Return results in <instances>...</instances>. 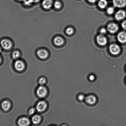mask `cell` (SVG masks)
Masks as SVG:
<instances>
[{
	"label": "cell",
	"instance_id": "1",
	"mask_svg": "<svg viewBox=\"0 0 126 126\" xmlns=\"http://www.w3.org/2000/svg\"><path fill=\"white\" fill-rule=\"evenodd\" d=\"M0 44L1 47L6 50H9L12 47V42L7 39H3L1 41Z\"/></svg>",
	"mask_w": 126,
	"mask_h": 126
},
{
	"label": "cell",
	"instance_id": "2",
	"mask_svg": "<svg viewBox=\"0 0 126 126\" xmlns=\"http://www.w3.org/2000/svg\"><path fill=\"white\" fill-rule=\"evenodd\" d=\"M47 93L46 88L42 86L38 88L36 91V94L38 97L40 98H43L46 96Z\"/></svg>",
	"mask_w": 126,
	"mask_h": 126
},
{
	"label": "cell",
	"instance_id": "3",
	"mask_svg": "<svg viewBox=\"0 0 126 126\" xmlns=\"http://www.w3.org/2000/svg\"><path fill=\"white\" fill-rule=\"evenodd\" d=\"M109 50L111 54L113 55H117L120 51V47L117 44H113L110 46Z\"/></svg>",
	"mask_w": 126,
	"mask_h": 126
},
{
	"label": "cell",
	"instance_id": "4",
	"mask_svg": "<svg viewBox=\"0 0 126 126\" xmlns=\"http://www.w3.org/2000/svg\"><path fill=\"white\" fill-rule=\"evenodd\" d=\"M118 29H119V27L118 25L115 23H109L107 26V30L110 33H115L118 31Z\"/></svg>",
	"mask_w": 126,
	"mask_h": 126
},
{
	"label": "cell",
	"instance_id": "5",
	"mask_svg": "<svg viewBox=\"0 0 126 126\" xmlns=\"http://www.w3.org/2000/svg\"><path fill=\"white\" fill-rule=\"evenodd\" d=\"M47 107V104L46 102L44 101H40L37 104L36 109L38 112H41L45 110Z\"/></svg>",
	"mask_w": 126,
	"mask_h": 126
},
{
	"label": "cell",
	"instance_id": "6",
	"mask_svg": "<svg viewBox=\"0 0 126 126\" xmlns=\"http://www.w3.org/2000/svg\"><path fill=\"white\" fill-rule=\"evenodd\" d=\"M37 54L39 58L43 60L47 58L49 56L48 52L44 49H40L38 50L37 51Z\"/></svg>",
	"mask_w": 126,
	"mask_h": 126
},
{
	"label": "cell",
	"instance_id": "7",
	"mask_svg": "<svg viewBox=\"0 0 126 126\" xmlns=\"http://www.w3.org/2000/svg\"><path fill=\"white\" fill-rule=\"evenodd\" d=\"M15 68L18 71H21L24 69L25 65L24 63L21 60H17L15 63Z\"/></svg>",
	"mask_w": 126,
	"mask_h": 126
},
{
	"label": "cell",
	"instance_id": "8",
	"mask_svg": "<svg viewBox=\"0 0 126 126\" xmlns=\"http://www.w3.org/2000/svg\"><path fill=\"white\" fill-rule=\"evenodd\" d=\"M113 4L117 8H122L126 5V0H113Z\"/></svg>",
	"mask_w": 126,
	"mask_h": 126
},
{
	"label": "cell",
	"instance_id": "9",
	"mask_svg": "<svg viewBox=\"0 0 126 126\" xmlns=\"http://www.w3.org/2000/svg\"><path fill=\"white\" fill-rule=\"evenodd\" d=\"M53 4L52 0H44L42 3L43 8L46 10H49L51 8Z\"/></svg>",
	"mask_w": 126,
	"mask_h": 126
},
{
	"label": "cell",
	"instance_id": "10",
	"mask_svg": "<svg viewBox=\"0 0 126 126\" xmlns=\"http://www.w3.org/2000/svg\"><path fill=\"white\" fill-rule=\"evenodd\" d=\"M97 43L99 45L104 46L107 43V40L106 38L103 35H98L97 37Z\"/></svg>",
	"mask_w": 126,
	"mask_h": 126
},
{
	"label": "cell",
	"instance_id": "11",
	"mask_svg": "<svg viewBox=\"0 0 126 126\" xmlns=\"http://www.w3.org/2000/svg\"><path fill=\"white\" fill-rule=\"evenodd\" d=\"M18 125L20 126H28L30 124V121L28 118L23 117L20 118L18 120Z\"/></svg>",
	"mask_w": 126,
	"mask_h": 126
},
{
	"label": "cell",
	"instance_id": "12",
	"mask_svg": "<svg viewBox=\"0 0 126 126\" xmlns=\"http://www.w3.org/2000/svg\"><path fill=\"white\" fill-rule=\"evenodd\" d=\"M118 40L120 43H124L126 42V33L125 32H120L117 36Z\"/></svg>",
	"mask_w": 126,
	"mask_h": 126
},
{
	"label": "cell",
	"instance_id": "13",
	"mask_svg": "<svg viewBox=\"0 0 126 126\" xmlns=\"http://www.w3.org/2000/svg\"><path fill=\"white\" fill-rule=\"evenodd\" d=\"M126 16V12L124 11L120 10L118 11L115 15V18L117 20H121L124 19Z\"/></svg>",
	"mask_w": 126,
	"mask_h": 126
},
{
	"label": "cell",
	"instance_id": "14",
	"mask_svg": "<svg viewBox=\"0 0 126 126\" xmlns=\"http://www.w3.org/2000/svg\"><path fill=\"white\" fill-rule=\"evenodd\" d=\"M86 102L89 104L92 105L96 103L97 99L95 96L93 95H90L85 98Z\"/></svg>",
	"mask_w": 126,
	"mask_h": 126
},
{
	"label": "cell",
	"instance_id": "15",
	"mask_svg": "<svg viewBox=\"0 0 126 126\" xmlns=\"http://www.w3.org/2000/svg\"><path fill=\"white\" fill-rule=\"evenodd\" d=\"M54 44L57 46H60L64 44L63 39L61 37L57 36L54 38Z\"/></svg>",
	"mask_w": 126,
	"mask_h": 126
},
{
	"label": "cell",
	"instance_id": "16",
	"mask_svg": "<svg viewBox=\"0 0 126 126\" xmlns=\"http://www.w3.org/2000/svg\"><path fill=\"white\" fill-rule=\"evenodd\" d=\"M2 109L4 110L7 111L11 107V103L9 101H5L2 102L1 104Z\"/></svg>",
	"mask_w": 126,
	"mask_h": 126
},
{
	"label": "cell",
	"instance_id": "17",
	"mask_svg": "<svg viewBox=\"0 0 126 126\" xmlns=\"http://www.w3.org/2000/svg\"><path fill=\"white\" fill-rule=\"evenodd\" d=\"M41 118L40 116L38 115H35L32 118V121L34 124H39L40 123Z\"/></svg>",
	"mask_w": 126,
	"mask_h": 126
},
{
	"label": "cell",
	"instance_id": "18",
	"mask_svg": "<svg viewBox=\"0 0 126 126\" xmlns=\"http://www.w3.org/2000/svg\"><path fill=\"white\" fill-rule=\"evenodd\" d=\"M107 0H100L98 2L99 7L101 9H104L107 7Z\"/></svg>",
	"mask_w": 126,
	"mask_h": 126
},
{
	"label": "cell",
	"instance_id": "19",
	"mask_svg": "<svg viewBox=\"0 0 126 126\" xmlns=\"http://www.w3.org/2000/svg\"><path fill=\"white\" fill-rule=\"evenodd\" d=\"M40 0H26L24 2V4L27 6L30 5L33 3H37L39 2Z\"/></svg>",
	"mask_w": 126,
	"mask_h": 126
},
{
	"label": "cell",
	"instance_id": "20",
	"mask_svg": "<svg viewBox=\"0 0 126 126\" xmlns=\"http://www.w3.org/2000/svg\"><path fill=\"white\" fill-rule=\"evenodd\" d=\"M20 56V53L18 51L14 52L12 54V58L15 60H17L18 59Z\"/></svg>",
	"mask_w": 126,
	"mask_h": 126
},
{
	"label": "cell",
	"instance_id": "21",
	"mask_svg": "<svg viewBox=\"0 0 126 126\" xmlns=\"http://www.w3.org/2000/svg\"><path fill=\"white\" fill-rule=\"evenodd\" d=\"M54 7L57 9H59L61 8V2L59 1H55L54 3Z\"/></svg>",
	"mask_w": 126,
	"mask_h": 126
},
{
	"label": "cell",
	"instance_id": "22",
	"mask_svg": "<svg viewBox=\"0 0 126 126\" xmlns=\"http://www.w3.org/2000/svg\"><path fill=\"white\" fill-rule=\"evenodd\" d=\"M73 32V30L72 28H68L66 29V33L68 35H71Z\"/></svg>",
	"mask_w": 126,
	"mask_h": 126
},
{
	"label": "cell",
	"instance_id": "23",
	"mask_svg": "<svg viewBox=\"0 0 126 126\" xmlns=\"http://www.w3.org/2000/svg\"><path fill=\"white\" fill-rule=\"evenodd\" d=\"M114 8L112 7H108L107 10V13L109 15L113 14L114 13Z\"/></svg>",
	"mask_w": 126,
	"mask_h": 126
},
{
	"label": "cell",
	"instance_id": "24",
	"mask_svg": "<svg viewBox=\"0 0 126 126\" xmlns=\"http://www.w3.org/2000/svg\"><path fill=\"white\" fill-rule=\"evenodd\" d=\"M46 82V80L44 78H41L39 79V83L41 86H42V85L44 84Z\"/></svg>",
	"mask_w": 126,
	"mask_h": 126
},
{
	"label": "cell",
	"instance_id": "25",
	"mask_svg": "<svg viewBox=\"0 0 126 126\" xmlns=\"http://www.w3.org/2000/svg\"><path fill=\"white\" fill-rule=\"evenodd\" d=\"M35 109L34 108H32L29 110L28 113L30 115H32L35 113Z\"/></svg>",
	"mask_w": 126,
	"mask_h": 126
},
{
	"label": "cell",
	"instance_id": "26",
	"mask_svg": "<svg viewBox=\"0 0 126 126\" xmlns=\"http://www.w3.org/2000/svg\"><path fill=\"white\" fill-rule=\"evenodd\" d=\"M78 99L80 101H82L85 99V96L83 95H80L78 97Z\"/></svg>",
	"mask_w": 126,
	"mask_h": 126
},
{
	"label": "cell",
	"instance_id": "27",
	"mask_svg": "<svg viewBox=\"0 0 126 126\" xmlns=\"http://www.w3.org/2000/svg\"><path fill=\"white\" fill-rule=\"evenodd\" d=\"M100 32L102 34H104L107 32V30L105 28H102L100 31Z\"/></svg>",
	"mask_w": 126,
	"mask_h": 126
},
{
	"label": "cell",
	"instance_id": "28",
	"mask_svg": "<svg viewBox=\"0 0 126 126\" xmlns=\"http://www.w3.org/2000/svg\"><path fill=\"white\" fill-rule=\"evenodd\" d=\"M122 26L123 29L126 30V20L123 22L122 24Z\"/></svg>",
	"mask_w": 126,
	"mask_h": 126
},
{
	"label": "cell",
	"instance_id": "29",
	"mask_svg": "<svg viewBox=\"0 0 126 126\" xmlns=\"http://www.w3.org/2000/svg\"><path fill=\"white\" fill-rule=\"evenodd\" d=\"M95 77L94 75H90L89 77V79L91 81H93L95 79Z\"/></svg>",
	"mask_w": 126,
	"mask_h": 126
},
{
	"label": "cell",
	"instance_id": "30",
	"mask_svg": "<svg viewBox=\"0 0 126 126\" xmlns=\"http://www.w3.org/2000/svg\"><path fill=\"white\" fill-rule=\"evenodd\" d=\"M88 0L90 2H91V3H93L95 2L97 0Z\"/></svg>",
	"mask_w": 126,
	"mask_h": 126
},
{
	"label": "cell",
	"instance_id": "31",
	"mask_svg": "<svg viewBox=\"0 0 126 126\" xmlns=\"http://www.w3.org/2000/svg\"><path fill=\"white\" fill-rule=\"evenodd\" d=\"M17 0L19 1H23V2H24V1H25L26 0Z\"/></svg>",
	"mask_w": 126,
	"mask_h": 126
},
{
	"label": "cell",
	"instance_id": "32",
	"mask_svg": "<svg viewBox=\"0 0 126 126\" xmlns=\"http://www.w3.org/2000/svg\"><path fill=\"white\" fill-rule=\"evenodd\" d=\"M1 62H2V59H1V57H0V63H1Z\"/></svg>",
	"mask_w": 126,
	"mask_h": 126
},
{
	"label": "cell",
	"instance_id": "33",
	"mask_svg": "<svg viewBox=\"0 0 126 126\" xmlns=\"http://www.w3.org/2000/svg\"><path fill=\"white\" fill-rule=\"evenodd\" d=\"M1 51H2V49H1V47H0V52H1Z\"/></svg>",
	"mask_w": 126,
	"mask_h": 126
},
{
	"label": "cell",
	"instance_id": "34",
	"mask_svg": "<svg viewBox=\"0 0 126 126\" xmlns=\"http://www.w3.org/2000/svg\"></svg>",
	"mask_w": 126,
	"mask_h": 126
}]
</instances>
